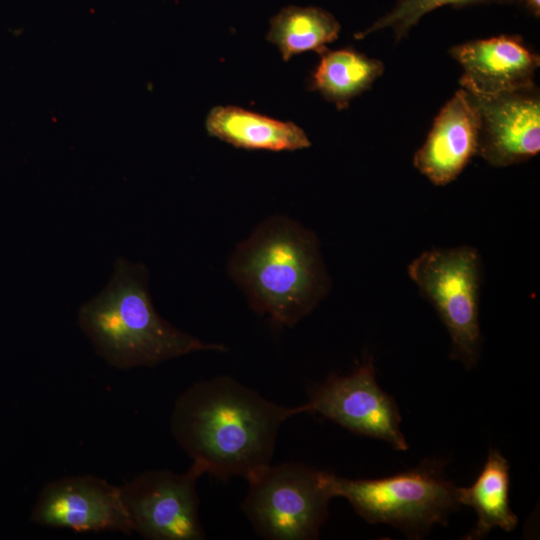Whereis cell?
<instances>
[{
  "mask_svg": "<svg viewBox=\"0 0 540 540\" xmlns=\"http://www.w3.org/2000/svg\"><path fill=\"white\" fill-rule=\"evenodd\" d=\"M522 3L526 9L531 12L535 17L540 15V0H517Z\"/></svg>",
  "mask_w": 540,
  "mask_h": 540,
  "instance_id": "18",
  "label": "cell"
},
{
  "mask_svg": "<svg viewBox=\"0 0 540 540\" xmlns=\"http://www.w3.org/2000/svg\"><path fill=\"white\" fill-rule=\"evenodd\" d=\"M480 121L470 94L460 89L436 116L414 167L429 181L444 186L455 180L477 154Z\"/></svg>",
  "mask_w": 540,
  "mask_h": 540,
  "instance_id": "12",
  "label": "cell"
},
{
  "mask_svg": "<svg viewBox=\"0 0 540 540\" xmlns=\"http://www.w3.org/2000/svg\"><path fill=\"white\" fill-rule=\"evenodd\" d=\"M325 484L332 498L347 499L365 521L390 524L415 538L435 524H446L460 505L457 487L435 460L378 479H349L325 472Z\"/></svg>",
  "mask_w": 540,
  "mask_h": 540,
  "instance_id": "4",
  "label": "cell"
},
{
  "mask_svg": "<svg viewBox=\"0 0 540 540\" xmlns=\"http://www.w3.org/2000/svg\"><path fill=\"white\" fill-rule=\"evenodd\" d=\"M207 133L247 150L295 151L311 142L302 128L238 106H215L205 121Z\"/></svg>",
  "mask_w": 540,
  "mask_h": 540,
  "instance_id": "13",
  "label": "cell"
},
{
  "mask_svg": "<svg viewBox=\"0 0 540 540\" xmlns=\"http://www.w3.org/2000/svg\"><path fill=\"white\" fill-rule=\"evenodd\" d=\"M228 271L251 307L278 327H291L327 293L318 239L282 215L260 223L233 252Z\"/></svg>",
  "mask_w": 540,
  "mask_h": 540,
  "instance_id": "2",
  "label": "cell"
},
{
  "mask_svg": "<svg viewBox=\"0 0 540 540\" xmlns=\"http://www.w3.org/2000/svg\"><path fill=\"white\" fill-rule=\"evenodd\" d=\"M383 71L380 60L353 48H326L312 73L310 89L318 91L338 109H345L353 98L370 89Z\"/></svg>",
  "mask_w": 540,
  "mask_h": 540,
  "instance_id": "15",
  "label": "cell"
},
{
  "mask_svg": "<svg viewBox=\"0 0 540 540\" xmlns=\"http://www.w3.org/2000/svg\"><path fill=\"white\" fill-rule=\"evenodd\" d=\"M30 519L41 526L77 532H133L120 487L92 475L70 476L47 483Z\"/></svg>",
  "mask_w": 540,
  "mask_h": 540,
  "instance_id": "9",
  "label": "cell"
},
{
  "mask_svg": "<svg viewBox=\"0 0 540 540\" xmlns=\"http://www.w3.org/2000/svg\"><path fill=\"white\" fill-rule=\"evenodd\" d=\"M247 482L241 508L257 535L269 540H312L319 536L332 499L325 471L299 462L269 464Z\"/></svg>",
  "mask_w": 540,
  "mask_h": 540,
  "instance_id": "5",
  "label": "cell"
},
{
  "mask_svg": "<svg viewBox=\"0 0 540 540\" xmlns=\"http://www.w3.org/2000/svg\"><path fill=\"white\" fill-rule=\"evenodd\" d=\"M452 57L461 65L462 89L492 96L532 89L540 58L517 35H500L454 46Z\"/></svg>",
  "mask_w": 540,
  "mask_h": 540,
  "instance_id": "11",
  "label": "cell"
},
{
  "mask_svg": "<svg viewBox=\"0 0 540 540\" xmlns=\"http://www.w3.org/2000/svg\"><path fill=\"white\" fill-rule=\"evenodd\" d=\"M514 0H400L385 16L375 21L370 27L355 35L361 39L385 28H391L397 40L402 39L419 20L429 12L445 5L454 7L490 2H511Z\"/></svg>",
  "mask_w": 540,
  "mask_h": 540,
  "instance_id": "17",
  "label": "cell"
},
{
  "mask_svg": "<svg viewBox=\"0 0 540 540\" xmlns=\"http://www.w3.org/2000/svg\"><path fill=\"white\" fill-rule=\"evenodd\" d=\"M308 394L307 413L320 414L353 433L386 441L396 450H408L397 404L378 385L371 357L347 375H329Z\"/></svg>",
  "mask_w": 540,
  "mask_h": 540,
  "instance_id": "8",
  "label": "cell"
},
{
  "mask_svg": "<svg viewBox=\"0 0 540 540\" xmlns=\"http://www.w3.org/2000/svg\"><path fill=\"white\" fill-rule=\"evenodd\" d=\"M341 26L318 7L287 6L270 20L267 40L276 45L284 61L307 51L321 53L338 38Z\"/></svg>",
  "mask_w": 540,
  "mask_h": 540,
  "instance_id": "16",
  "label": "cell"
},
{
  "mask_svg": "<svg viewBox=\"0 0 540 540\" xmlns=\"http://www.w3.org/2000/svg\"><path fill=\"white\" fill-rule=\"evenodd\" d=\"M78 324L97 354L118 369L154 367L198 351H226L223 344L201 341L163 319L152 304L145 266L121 257L108 285L79 308Z\"/></svg>",
  "mask_w": 540,
  "mask_h": 540,
  "instance_id": "3",
  "label": "cell"
},
{
  "mask_svg": "<svg viewBox=\"0 0 540 540\" xmlns=\"http://www.w3.org/2000/svg\"><path fill=\"white\" fill-rule=\"evenodd\" d=\"M470 96L480 121L477 154L487 163L506 167L539 153L540 98L536 87L492 96Z\"/></svg>",
  "mask_w": 540,
  "mask_h": 540,
  "instance_id": "10",
  "label": "cell"
},
{
  "mask_svg": "<svg viewBox=\"0 0 540 540\" xmlns=\"http://www.w3.org/2000/svg\"><path fill=\"white\" fill-rule=\"evenodd\" d=\"M457 500L460 505L472 507L478 517L465 539H481L494 528L510 532L517 526L518 517L509 505V464L496 449L490 448L471 486L457 487Z\"/></svg>",
  "mask_w": 540,
  "mask_h": 540,
  "instance_id": "14",
  "label": "cell"
},
{
  "mask_svg": "<svg viewBox=\"0 0 540 540\" xmlns=\"http://www.w3.org/2000/svg\"><path fill=\"white\" fill-rule=\"evenodd\" d=\"M306 403L283 406L230 376L197 382L176 400L172 434L192 461L220 481L248 479L271 464L278 431Z\"/></svg>",
  "mask_w": 540,
  "mask_h": 540,
  "instance_id": "1",
  "label": "cell"
},
{
  "mask_svg": "<svg viewBox=\"0 0 540 540\" xmlns=\"http://www.w3.org/2000/svg\"><path fill=\"white\" fill-rule=\"evenodd\" d=\"M204 467L192 461L184 473L147 471L120 487L133 531L149 540L204 539L197 480Z\"/></svg>",
  "mask_w": 540,
  "mask_h": 540,
  "instance_id": "7",
  "label": "cell"
},
{
  "mask_svg": "<svg viewBox=\"0 0 540 540\" xmlns=\"http://www.w3.org/2000/svg\"><path fill=\"white\" fill-rule=\"evenodd\" d=\"M408 275L430 302L451 338V357L472 368L480 354L481 263L476 249L460 246L424 251Z\"/></svg>",
  "mask_w": 540,
  "mask_h": 540,
  "instance_id": "6",
  "label": "cell"
}]
</instances>
